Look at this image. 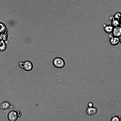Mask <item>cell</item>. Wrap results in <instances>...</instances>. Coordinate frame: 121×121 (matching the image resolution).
I'll return each mask as SVG.
<instances>
[{"mask_svg": "<svg viewBox=\"0 0 121 121\" xmlns=\"http://www.w3.org/2000/svg\"><path fill=\"white\" fill-rule=\"evenodd\" d=\"M19 65L21 68L26 72H30L33 69V65L29 61H27L24 62H20L19 63Z\"/></svg>", "mask_w": 121, "mask_h": 121, "instance_id": "1", "label": "cell"}, {"mask_svg": "<svg viewBox=\"0 0 121 121\" xmlns=\"http://www.w3.org/2000/svg\"><path fill=\"white\" fill-rule=\"evenodd\" d=\"M53 66L58 69H62L64 68L65 65V61L62 58L57 57L54 58L53 61Z\"/></svg>", "mask_w": 121, "mask_h": 121, "instance_id": "2", "label": "cell"}, {"mask_svg": "<svg viewBox=\"0 0 121 121\" xmlns=\"http://www.w3.org/2000/svg\"><path fill=\"white\" fill-rule=\"evenodd\" d=\"M21 113L20 111H12L8 114V118L9 121H16L21 116Z\"/></svg>", "mask_w": 121, "mask_h": 121, "instance_id": "3", "label": "cell"}, {"mask_svg": "<svg viewBox=\"0 0 121 121\" xmlns=\"http://www.w3.org/2000/svg\"><path fill=\"white\" fill-rule=\"evenodd\" d=\"M108 38L110 44L113 46H116L120 43V38L112 34L109 36Z\"/></svg>", "mask_w": 121, "mask_h": 121, "instance_id": "4", "label": "cell"}, {"mask_svg": "<svg viewBox=\"0 0 121 121\" xmlns=\"http://www.w3.org/2000/svg\"><path fill=\"white\" fill-rule=\"evenodd\" d=\"M87 114L89 116H93L96 115L98 112V110L97 108L94 107H88L86 110Z\"/></svg>", "mask_w": 121, "mask_h": 121, "instance_id": "5", "label": "cell"}, {"mask_svg": "<svg viewBox=\"0 0 121 121\" xmlns=\"http://www.w3.org/2000/svg\"><path fill=\"white\" fill-rule=\"evenodd\" d=\"M113 36L120 38L121 37V25H119L114 27L112 33Z\"/></svg>", "mask_w": 121, "mask_h": 121, "instance_id": "6", "label": "cell"}, {"mask_svg": "<svg viewBox=\"0 0 121 121\" xmlns=\"http://www.w3.org/2000/svg\"><path fill=\"white\" fill-rule=\"evenodd\" d=\"M102 27L104 32L106 33L109 34H112L114 27L111 24H104L103 25Z\"/></svg>", "mask_w": 121, "mask_h": 121, "instance_id": "7", "label": "cell"}, {"mask_svg": "<svg viewBox=\"0 0 121 121\" xmlns=\"http://www.w3.org/2000/svg\"><path fill=\"white\" fill-rule=\"evenodd\" d=\"M11 106V104L8 101H6L0 104V109L3 111H6L10 109Z\"/></svg>", "mask_w": 121, "mask_h": 121, "instance_id": "8", "label": "cell"}, {"mask_svg": "<svg viewBox=\"0 0 121 121\" xmlns=\"http://www.w3.org/2000/svg\"><path fill=\"white\" fill-rule=\"evenodd\" d=\"M109 19L111 24L114 27L120 25L119 21L115 19L113 16L109 17Z\"/></svg>", "mask_w": 121, "mask_h": 121, "instance_id": "9", "label": "cell"}, {"mask_svg": "<svg viewBox=\"0 0 121 121\" xmlns=\"http://www.w3.org/2000/svg\"><path fill=\"white\" fill-rule=\"evenodd\" d=\"M7 27L3 23L0 22V35L4 33L7 31Z\"/></svg>", "mask_w": 121, "mask_h": 121, "instance_id": "10", "label": "cell"}, {"mask_svg": "<svg viewBox=\"0 0 121 121\" xmlns=\"http://www.w3.org/2000/svg\"><path fill=\"white\" fill-rule=\"evenodd\" d=\"M7 45L5 42L0 40V52H3L7 49Z\"/></svg>", "mask_w": 121, "mask_h": 121, "instance_id": "11", "label": "cell"}, {"mask_svg": "<svg viewBox=\"0 0 121 121\" xmlns=\"http://www.w3.org/2000/svg\"><path fill=\"white\" fill-rule=\"evenodd\" d=\"M110 121H121V117L117 115L113 116L111 119Z\"/></svg>", "mask_w": 121, "mask_h": 121, "instance_id": "12", "label": "cell"}, {"mask_svg": "<svg viewBox=\"0 0 121 121\" xmlns=\"http://www.w3.org/2000/svg\"><path fill=\"white\" fill-rule=\"evenodd\" d=\"M113 16L115 19L119 21L121 17V13L119 12H117Z\"/></svg>", "mask_w": 121, "mask_h": 121, "instance_id": "13", "label": "cell"}, {"mask_svg": "<svg viewBox=\"0 0 121 121\" xmlns=\"http://www.w3.org/2000/svg\"><path fill=\"white\" fill-rule=\"evenodd\" d=\"M88 107H93V103L91 102H90L88 104Z\"/></svg>", "mask_w": 121, "mask_h": 121, "instance_id": "14", "label": "cell"}, {"mask_svg": "<svg viewBox=\"0 0 121 121\" xmlns=\"http://www.w3.org/2000/svg\"><path fill=\"white\" fill-rule=\"evenodd\" d=\"M119 22L120 23V25H121V17L119 20Z\"/></svg>", "mask_w": 121, "mask_h": 121, "instance_id": "15", "label": "cell"}, {"mask_svg": "<svg viewBox=\"0 0 121 121\" xmlns=\"http://www.w3.org/2000/svg\"><path fill=\"white\" fill-rule=\"evenodd\" d=\"M120 43L121 44V38H120Z\"/></svg>", "mask_w": 121, "mask_h": 121, "instance_id": "16", "label": "cell"}]
</instances>
